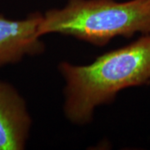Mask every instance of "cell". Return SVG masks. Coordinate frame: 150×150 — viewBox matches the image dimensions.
Wrapping results in <instances>:
<instances>
[{
	"label": "cell",
	"mask_w": 150,
	"mask_h": 150,
	"mask_svg": "<svg viewBox=\"0 0 150 150\" xmlns=\"http://www.w3.org/2000/svg\"><path fill=\"white\" fill-rule=\"evenodd\" d=\"M65 84L63 110L77 125L90 123L97 108L112 103L125 88L150 84V33L98 56L91 64L61 62Z\"/></svg>",
	"instance_id": "6da1fadb"
},
{
	"label": "cell",
	"mask_w": 150,
	"mask_h": 150,
	"mask_svg": "<svg viewBox=\"0 0 150 150\" xmlns=\"http://www.w3.org/2000/svg\"><path fill=\"white\" fill-rule=\"evenodd\" d=\"M69 36L97 47L116 37L150 33V0H68L43 13L38 34Z\"/></svg>",
	"instance_id": "7a4b0ae2"
},
{
	"label": "cell",
	"mask_w": 150,
	"mask_h": 150,
	"mask_svg": "<svg viewBox=\"0 0 150 150\" xmlns=\"http://www.w3.org/2000/svg\"><path fill=\"white\" fill-rule=\"evenodd\" d=\"M42 16L35 12L23 19H11L0 13V68L44 52L45 44L38 34Z\"/></svg>",
	"instance_id": "3957f363"
},
{
	"label": "cell",
	"mask_w": 150,
	"mask_h": 150,
	"mask_svg": "<svg viewBox=\"0 0 150 150\" xmlns=\"http://www.w3.org/2000/svg\"><path fill=\"white\" fill-rule=\"evenodd\" d=\"M32 122L23 97L9 83L0 80V150L24 149Z\"/></svg>",
	"instance_id": "277c9868"
}]
</instances>
